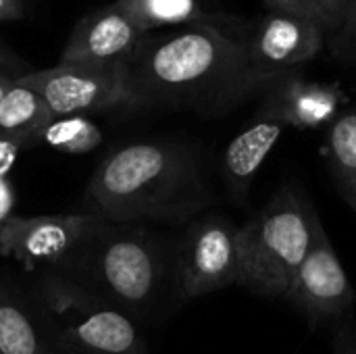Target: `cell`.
Here are the masks:
<instances>
[{"label": "cell", "instance_id": "cell-15", "mask_svg": "<svg viewBox=\"0 0 356 354\" xmlns=\"http://www.w3.org/2000/svg\"><path fill=\"white\" fill-rule=\"evenodd\" d=\"M0 353L58 354L50 344L29 300L0 280Z\"/></svg>", "mask_w": 356, "mask_h": 354}, {"label": "cell", "instance_id": "cell-7", "mask_svg": "<svg viewBox=\"0 0 356 354\" xmlns=\"http://www.w3.org/2000/svg\"><path fill=\"white\" fill-rule=\"evenodd\" d=\"M42 96L54 117L86 115L129 106L123 65H54L31 71L17 81Z\"/></svg>", "mask_w": 356, "mask_h": 354}, {"label": "cell", "instance_id": "cell-9", "mask_svg": "<svg viewBox=\"0 0 356 354\" xmlns=\"http://www.w3.org/2000/svg\"><path fill=\"white\" fill-rule=\"evenodd\" d=\"M288 303L313 330L323 323H338L355 311V288L327 238L321 219L315 225L311 250L294 277Z\"/></svg>", "mask_w": 356, "mask_h": 354}, {"label": "cell", "instance_id": "cell-14", "mask_svg": "<svg viewBox=\"0 0 356 354\" xmlns=\"http://www.w3.org/2000/svg\"><path fill=\"white\" fill-rule=\"evenodd\" d=\"M119 4L144 35L163 27L177 29L190 25H213L238 35V27L232 25V19L209 10L202 0H119Z\"/></svg>", "mask_w": 356, "mask_h": 354}, {"label": "cell", "instance_id": "cell-3", "mask_svg": "<svg viewBox=\"0 0 356 354\" xmlns=\"http://www.w3.org/2000/svg\"><path fill=\"white\" fill-rule=\"evenodd\" d=\"M50 271L108 300L134 321H150L173 292L179 296L177 242L142 223L108 221Z\"/></svg>", "mask_w": 356, "mask_h": 354}, {"label": "cell", "instance_id": "cell-20", "mask_svg": "<svg viewBox=\"0 0 356 354\" xmlns=\"http://www.w3.org/2000/svg\"><path fill=\"white\" fill-rule=\"evenodd\" d=\"M332 52L342 63H356V0H350L342 27L330 35Z\"/></svg>", "mask_w": 356, "mask_h": 354}, {"label": "cell", "instance_id": "cell-24", "mask_svg": "<svg viewBox=\"0 0 356 354\" xmlns=\"http://www.w3.org/2000/svg\"><path fill=\"white\" fill-rule=\"evenodd\" d=\"M25 15V0H0V21H15Z\"/></svg>", "mask_w": 356, "mask_h": 354}, {"label": "cell", "instance_id": "cell-18", "mask_svg": "<svg viewBox=\"0 0 356 354\" xmlns=\"http://www.w3.org/2000/svg\"><path fill=\"white\" fill-rule=\"evenodd\" d=\"M35 144H44L63 154H88L102 144V131L86 115L56 117L40 131Z\"/></svg>", "mask_w": 356, "mask_h": 354}, {"label": "cell", "instance_id": "cell-22", "mask_svg": "<svg viewBox=\"0 0 356 354\" xmlns=\"http://www.w3.org/2000/svg\"><path fill=\"white\" fill-rule=\"evenodd\" d=\"M334 354H356L355 311L340 319L334 328Z\"/></svg>", "mask_w": 356, "mask_h": 354}, {"label": "cell", "instance_id": "cell-19", "mask_svg": "<svg viewBox=\"0 0 356 354\" xmlns=\"http://www.w3.org/2000/svg\"><path fill=\"white\" fill-rule=\"evenodd\" d=\"M267 4L271 10L302 17L321 27L325 35H334L346 19L350 0H267Z\"/></svg>", "mask_w": 356, "mask_h": 354}, {"label": "cell", "instance_id": "cell-16", "mask_svg": "<svg viewBox=\"0 0 356 354\" xmlns=\"http://www.w3.org/2000/svg\"><path fill=\"white\" fill-rule=\"evenodd\" d=\"M56 119L50 106L29 88L15 86L0 100V138L19 146L35 144L40 131Z\"/></svg>", "mask_w": 356, "mask_h": 354}, {"label": "cell", "instance_id": "cell-4", "mask_svg": "<svg viewBox=\"0 0 356 354\" xmlns=\"http://www.w3.org/2000/svg\"><path fill=\"white\" fill-rule=\"evenodd\" d=\"M319 215L290 184L240 227V286L288 300L294 277L307 259Z\"/></svg>", "mask_w": 356, "mask_h": 354}, {"label": "cell", "instance_id": "cell-1", "mask_svg": "<svg viewBox=\"0 0 356 354\" xmlns=\"http://www.w3.org/2000/svg\"><path fill=\"white\" fill-rule=\"evenodd\" d=\"M129 108H190L217 117L265 88L250 71L244 40L213 25L144 35L125 63Z\"/></svg>", "mask_w": 356, "mask_h": 354}, {"label": "cell", "instance_id": "cell-21", "mask_svg": "<svg viewBox=\"0 0 356 354\" xmlns=\"http://www.w3.org/2000/svg\"><path fill=\"white\" fill-rule=\"evenodd\" d=\"M33 69L19 56L15 54L10 48H6L0 42V100L6 96V92L10 88L17 86V81L21 77H25L27 73H31Z\"/></svg>", "mask_w": 356, "mask_h": 354}, {"label": "cell", "instance_id": "cell-6", "mask_svg": "<svg viewBox=\"0 0 356 354\" xmlns=\"http://www.w3.org/2000/svg\"><path fill=\"white\" fill-rule=\"evenodd\" d=\"M238 282L240 227L219 213L194 217L177 240V284L181 300H196Z\"/></svg>", "mask_w": 356, "mask_h": 354}, {"label": "cell", "instance_id": "cell-8", "mask_svg": "<svg viewBox=\"0 0 356 354\" xmlns=\"http://www.w3.org/2000/svg\"><path fill=\"white\" fill-rule=\"evenodd\" d=\"M108 225L106 219L81 215H13L0 230V255L23 265L25 271L54 267L77 246L96 238Z\"/></svg>", "mask_w": 356, "mask_h": 354}, {"label": "cell", "instance_id": "cell-2", "mask_svg": "<svg viewBox=\"0 0 356 354\" xmlns=\"http://www.w3.org/2000/svg\"><path fill=\"white\" fill-rule=\"evenodd\" d=\"M213 200L200 152L169 138L119 146L96 167L86 192L88 213L111 223H181Z\"/></svg>", "mask_w": 356, "mask_h": 354}, {"label": "cell", "instance_id": "cell-17", "mask_svg": "<svg viewBox=\"0 0 356 354\" xmlns=\"http://www.w3.org/2000/svg\"><path fill=\"white\" fill-rule=\"evenodd\" d=\"M323 159L336 190L356 215V108L340 113L330 125Z\"/></svg>", "mask_w": 356, "mask_h": 354}, {"label": "cell", "instance_id": "cell-12", "mask_svg": "<svg viewBox=\"0 0 356 354\" xmlns=\"http://www.w3.org/2000/svg\"><path fill=\"white\" fill-rule=\"evenodd\" d=\"M286 123L267 106L254 115V119L227 144L221 154L219 171L227 196L238 207L248 204L250 188L259 175L265 159L277 144Z\"/></svg>", "mask_w": 356, "mask_h": 354}, {"label": "cell", "instance_id": "cell-11", "mask_svg": "<svg viewBox=\"0 0 356 354\" xmlns=\"http://www.w3.org/2000/svg\"><path fill=\"white\" fill-rule=\"evenodd\" d=\"M144 33L117 2L81 17L60 52V65H123Z\"/></svg>", "mask_w": 356, "mask_h": 354}, {"label": "cell", "instance_id": "cell-10", "mask_svg": "<svg viewBox=\"0 0 356 354\" xmlns=\"http://www.w3.org/2000/svg\"><path fill=\"white\" fill-rule=\"evenodd\" d=\"M325 40L327 35L315 23L290 13L271 10L254 27L246 29L244 48L250 71L269 88L315 58Z\"/></svg>", "mask_w": 356, "mask_h": 354}, {"label": "cell", "instance_id": "cell-5", "mask_svg": "<svg viewBox=\"0 0 356 354\" xmlns=\"http://www.w3.org/2000/svg\"><path fill=\"white\" fill-rule=\"evenodd\" d=\"M29 303L58 354H150L138 321L50 269Z\"/></svg>", "mask_w": 356, "mask_h": 354}, {"label": "cell", "instance_id": "cell-13", "mask_svg": "<svg viewBox=\"0 0 356 354\" xmlns=\"http://www.w3.org/2000/svg\"><path fill=\"white\" fill-rule=\"evenodd\" d=\"M344 94L338 86L315 83L298 77H282L267 88L263 106L273 111L286 127L319 129L332 125L340 117Z\"/></svg>", "mask_w": 356, "mask_h": 354}, {"label": "cell", "instance_id": "cell-25", "mask_svg": "<svg viewBox=\"0 0 356 354\" xmlns=\"http://www.w3.org/2000/svg\"><path fill=\"white\" fill-rule=\"evenodd\" d=\"M0 354H2V353H0Z\"/></svg>", "mask_w": 356, "mask_h": 354}, {"label": "cell", "instance_id": "cell-23", "mask_svg": "<svg viewBox=\"0 0 356 354\" xmlns=\"http://www.w3.org/2000/svg\"><path fill=\"white\" fill-rule=\"evenodd\" d=\"M15 202H17V196H15V188H13L10 179L0 175V230L13 217Z\"/></svg>", "mask_w": 356, "mask_h": 354}]
</instances>
